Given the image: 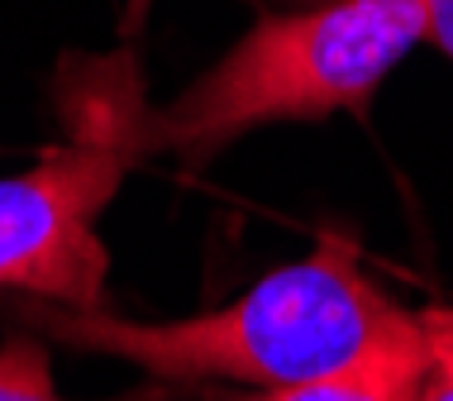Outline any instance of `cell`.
I'll return each instance as SVG.
<instances>
[{"instance_id": "1", "label": "cell", "mask_w": 453, "mask_h": 401, "mask_svg": "<svg viewBox=\"0 0 453 401\" xmlns=\"http://www.w3.org/2000/svg\"><path fill=\"white\" fill-rule=\"evenodd\" d=\"M406 320L411 311L363 273L349 244L320 239L311 258L277 267L234 301L187 320H125L105 306H43L29 315V330L125 359L153 378L258 392L339 368Z\"/></svg>"}, {"instance_id": "2", "label": "cell", "mask_w": 453, "mask_h": 401, "mask_svg": "<svg viewBox=\"0 0 453 401\" xmlns=\"http://www.w3.org/2000/svg\"><path fill=\"white\" fill-rule=\"evenodd\" d=\"M425 39L420 0H320L258 19L167 111H153V149L191 163L277 120L358 111Z\"/></svg>"}, {"instance_id": "3", "label": "cell", "mask_w": 453, "mask_h": 401, "mask_svg": "<svg viewBox=\"0 0 453 401\" xmlns=\"http://www.w3.org/2000/svg\"><path fill=\"white\" fill-rule=\"evenodd\" d=\"M58 101L67 143L0 177V291L101 311L110 253L96 220L119 197L129 167L157 153L153 111L129 53L67 58Z\"/></svg>"}, {"instance_id": "4", "label": "cell", "mask_w": 453, "mask_h": 401, "mask_svg": "<svg viewBox=\"0 0 453 401\" xmlns=\"http://www.w3.org/2000/svg\"><path fill=\"white\" fill-rule=\"evenodd\" d=\"M425 382V330L420 311H411L406 325H396L377 344L329 373H315L305 382L287 387H258V392H225L219 401H420Z\"/></svg>"}, {"instance_id": "5", "label": "cell", "mask_w": 453, "mask_h": 401, "mask_svg": "<svg viewBox=\"0 0 453 401\" xmlns=\"http://www.w3.org/2000/svg\"><path fill=\"white\" fill-rule=\"evenodd\" d=\"M0 401H63L39 335L19 330L0 344Z\"/></svg>"}, {"instance_id": "6", "label": "cell", "mask_w": 453, "mask_h": 401, "mask_svg": "<svg viewBox=\"0 0 453 401\" xmlns=\"http://www.w3.org/2000/svg\"><path fill=\"white\" fill-rule=\"evenodd\" d=\"M425 382L420 401H453V306H425Z\"/></svg>"}, {"instance_id": "7", "label": "cell", "mask_w": 453, "mask_h": 401, "mask_svg": "<svg viewBox=\"0 0 453 401\" xmlns=\"http://www.w3.org/2000/svg\"><path fill=\"white\" fill-rule=\"evenodd\" d=\"M420 10H425V39L453 58V0H420Z\"/></svg>"}]
</instances>
